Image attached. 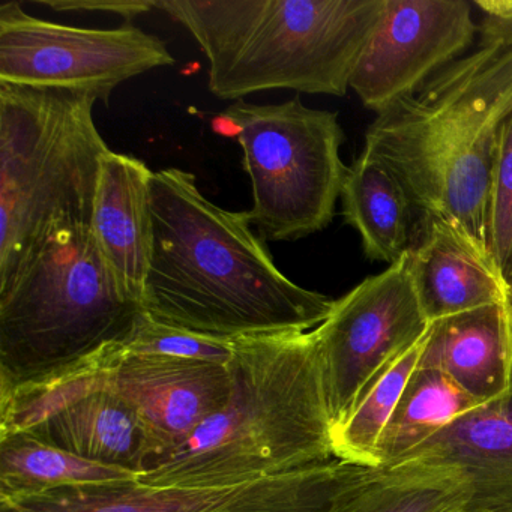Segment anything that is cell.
I'll use <instances>...</instances> for the list:
<instances>
[{
	"instance_id": "18",
	"label": "cell",
	"mask_w": 512,
	"mask_h": 512,
	"mask_svg": "<svg viewBox=\"0 0 512 512\" xmlns=\"http://www.w3.org/2000/svg\"><path fill=\"white\" fill-rule=\"evenodd\" d=\"M340 199L365 257L394 265L412 248L415 209L397 176L373 152L362 149L347 166Z\"/></svg>"
},
{
	"instance_id": "26",
	"label": "cell",
	"mask_w": 512,
	"mask_h": 512,
	"mask_svg": "<svg viewBox=\"0 0 512 512\" xmlns=\"http://www.w3.org/2000/svg\"><path fill=\"white\" fill-rule=\"evenodd\" d=\"M473 7L481 11L482 41L512 46V0H473Z\"/></svg>"
},
{
	"instance_id": "7",
	"label": "cell",
	"mask_w": 512,
	"mask_h": 512,
	"mask_svg": "<svg viewBox=\"0 0 512 512\" xmlns=\"http://www.w3.org/2000/svg\"><path fill=\"white\" fill-rule=\"evenodd\" d=\"M221 118L235 128L253 187L251 224L265 241H296L322 232L335 215L347 166L338 113L299 98L281 104L241 100Z\"/></svg>"
},
{
	"instance_id": "13",
	"label": "cell",
	"mask_w": 512,
	"mask_h": 512,
	"mask_svg": "<svg viewBox=\"0 0 512 512\" xmlns=\"http://www.w3.org/2000/svg\"><path fill=\"white\" fill-rule=\"evenodd\" d=\"M107 382L136 409L158 446V457L184 443L227 403L229 364L128 350L104 364Z\"/></svg>"
},
{
	"instance_id": "15",
	"label": "cell",
	"mask_w": 512,
	"mask_h": 512,
	"mask_svg": "<svg viewBox=\"0 0 512 512\" xmlns=\"http://www.w3.org/2000/svg\"><path fill=\"white\" fill-rule=\"evenodd\" d=\"M403 461L455 467L469 479L467 508L512 512V380L505 394L479 404Z\"/></svg>"
},
{
	"instance_id": "3",
	"label": "cell",
	"mask_w": 512,
	"mask_h": 512,
	"mask_svg": "<svg viewBox=\"0 0 512 512\" xmlns=\"http://www.w3.org/2000/svg\"><path fill=\"white\" fill-rule=\"evenodd\" d=\"M511 112L512 46L481 41L379 113L365 131L364 148L394 172L421 223L451 224L491 260V175Z\"/></svg>"
},
{
	"instance_id": "12",
	"label": "cell",
	"mask_w": 512,
	"mask_h": 512,
	"mask_svg": "<svg viewBox=\"0 0 512 512\" xmlns=\"http://www.w3.org/2000/svg\"><path fill=\"white\" fill-rule=\"evenodd\" d=\"M472 10L467 0H385L350 89L377 115L415 94L472 46Z\"/></svg>"
},
{
	"instance_id": "28",
	"label": "cell",
	"mask_w": 512,
	"mask_h": 512,
	"mask_svg": "<svg viewBox=\"0 0 512 512\" xmlns=\"http://www.w3.org/2000/svg\"><path fill=\"white\" fill-rule=\"evenodd\" d=\"M509 301H511L512 304V281L509 283Z\"/></svg>"
},
{
	"instance_id": "25",
	"label": "cell",
	"mask_w": 512,
	"mask_h": 512,
	"mask_svg": "<svg viewBox=\"0 0 512 512\" xmlns=\"http://www.w3.org/2000/svg\"><path fill=\"white\" fill-rule=\"evenodd\" d=\"M44 7L53 8L56 11H76V13H109L124 17L125 20L142 16L148 11L155 10V0H46L38 2Z\"/></svg>"
},
{
	"instance_id": "24",
	"label": "cell",
	"mask_w": 512,
	"mask_h": 512,
	"mask_svg": "<svg viewBox=\"0 0 512 512\" xmlns=\"http://www.w3.org/2000/svg\"><path fill=\"white\" fill-rule=\"evenodd\" d=\"M127 350L139 355L169 356L217 364H229L233 355L232 341L215 340L184 329L161 325L148 316Z\"/></svg>"
},
{
	"instance_id": "4",
	"label": "cell",
	"mask_w": 512,
	"mask_h": 512,
	"mask_svg": "<svg viewBox=\"0 0 512 512\" xmlns=\"http://www.w3.org/2000/svg\"><path fill=\"white\" fill-rule=\"evenodd\" d=\"M209 61L218 100L290 89L344 97L385 0H155Z\"/></svg>"
},
{
	"instance_id": "19",
	"label": "cell",
	"mask_w": 512,
	"mask_h": 512,
	"mask_svg": "<svg viewBox=\"0 0 512 512\" xmlns=\"http://www.w3.org/2000/svg\"><path fill=\"white\" fill-rule=\"evenodd\" d=\"M139 479V473L133 470L86 460L25 431L0 433V497Z\"/></svg>"
},
{
	"instance_id": "5",
	"label": "cell",
	"mask_w": 512,
	"mask_h": 512,
	"mask_svg": "<svg viewBox=\"0 0 512 512\" xmlns=\"http://www.w3.org/2000/svg\"><path fill=\"white\" fill-rule=\"evenodd\" d=\"M145 319L91 227L56 233L0 289V394L103 364L128 349Z\"/></svg>"
},
{
	"instance_id": "1",
	"label": "cell",
	"mask_w": 512,
	"mask_h": 512,
	"mask_svg": "<svg viewBox=\"0 0 512 512\" xmlns=\"http://www.w3.org/2000/svg\"><path fill=\"white\" fill-rule=\"evenodd\" d=\"M154 248L146 316L215 340L313 331L335 299L289 280L272 260L248 212L209 202L193 173L155 172L149 182Z\"/></svg>"
},
{
	"instance_id": "2",
	"label": "cell",
	"mask_w": 512,
	"mask_h": 512,
	"mask_svg": "<svg viewBox=\"0 0 512 512\" xmlns=\"http://www.w3.org/2000/svg\"><path fill=\"white\" fill-rule=\"evenodd\" d=\"M229 400L140 476L151 487L223 488L334 460L313 331L232 341Z\"/></svg>"
},
{
	"instance_id": "6",
	"label": "cell",
	"mask_w": 512,
	"mask_h": 512,
	"mask_svg": "<svg viewBox=\"0 0 512 512\" xmlns=\"http://www.w3.org/2000/svg\"><path fill=\"white\" fill-rule=\"evenodd\" d=\"M88 92L0 82V289L56 233L91 227L110 151Z\"/></svg>"
},
{
	"instance_id": "21",
	"label": "cell",
	"mask_w": 512,
	"mask_h": 512,
	"mask_svg": "<svg viewBox=\"0 0 512 512\" xmlns=\"http://www.w3.org/2000/svg\"><path fill=\"white\" fill-rule=\"evenodd\" d=\"M479 404L446 374L416 368L383 433L380 469L397 466L410 452Z\"/></svg>"
},
{
	"instance_id": "22",
	"label": "cell",
	"mask_w": 512,
	"mask_h": 512,
	"mask_svg": "<svg viewBox=\"0 0 512 512\" xmlns=\"http://www.w3.org/2000/svg\"><path fill=\"white\" fill-rule=\"evenodd\" d=\"M428 334L389 364L368 386L352 413L332 428V448L337 460L367 469H380L379 448L383 433L410 377L418 368Z\"/></svg>"
},
{
	"instance_id": "9",
	"label": "cell",
	"mask_w": 512,
	"mask_h": 512,
	"mask_svg": "<svg viewBox=\"0 0 512 512\" xmlns=\"http://www.w3.org/2000/svg\"><path fill=\"white\" fill-rule=\"evenodd\" d=\"M173 64L166 43L136 26L74 28L29 16L19 2L0 5L2 83L88 92L107 104L122 83Z\"/></svg>"
},
{
	"instance_id": "17",
	"label": "cell",
	"mask_w": 512,
	"mask_h": 512,
	"mask_svg": "<svg viewBox=\"0 0 512 512\" xmlns=\"http://www.w3.org/2000/svg\"><path fill=\"white\" fill-rule=\"evenodd\" d=\"M418 368L446 374L481 404L505 394L512 380V305H488L433 323Z\"/></svg>"
},
{
	"instance_id": "23",
	"label": "cell",
	"mask_w": 512,
	"mask_h": 512,
	"mask_svg": "<svg viewBox=\"0 0 512 512\" xmlns=\"http://www.w3.org/2000/svg\"><path fill=\"white\" fill-rule=\"evenodd\" d=\"M488 250L503 280L512 281V112L503 122L488 199Z\"/></svg>"
},
{
	"instance_id": "27",
	"label": "cell",
	"mask_w": 512,
	"mask_h": 512,
	"mask_svg": "<svg viewBox=\"0 0 512 512\" xmlns=\"http://www.w3.org/2000/svg\"><path fill=\"white\" fill-rule=\"evenodd\" d=\"M461 512H490V511H485V509L466 508V509H463V511H461Z\"/></svg>"
},
{
	"instance_id": "11",
	"label": "cell",
	"mask_w": 512,
	"mask_h": 512,
	"mask_svg": "<svg viewBox=\"0 0 512 512\" xmlns=\"http://www.w3.org/2000/svg\"><path fill=\"white\" fill-rule=\"evenodd\" d=\"M106 362L0 394V433L25 431L86 460L142 476L158 457V446L136 409L107 382Z\"/></svg>"
},
{
	"instance_id": "10",
	"label": "cell",
	"mask_w": 512,
	"mask_h": 512,
	"mask_svg": "<svg viewBox=\"0 0 512 512\" xmlns=\"http://www.w3.org/2000/svg\"><path fill=\"white\" fill-rule=\"evenodd\" d=\"M409 251L335 299L325 322L314 329L332 428L352 413L376 377L433 325L416 293Z\"/></svg>"
},
{
	"instance_id": "16",
	"label": "cell",
	"mask_w": 512,
	"mask_h": 512,
	"mask_svg": "<svg viewBox=\"0 0 512 512\" xmlns=\"http://www.w3.org/2000/svg\"><path fill=\"white\" fill-rule=\"evenodd\" d=\"M421 224V238L410 248L409 260L428 322L488 305L511 304L508 281L466 236L445 221Z\"/></svg>"
},
{
	"instance_id": "14",
	"label": "cell",
	"mask_w": 512,
	"mask_h": 512,
	"mask_svg": "<svg viewBox=\"0 0 512 512\" xmlns=\"http://www.w3.org/2000/svg\"><path fill=\"white\" fill-rule=\"evenodd\" d=\"M143 161L109 151L101 161L91 230L125 295L143 305L154 248L149 182Z\"/></svg>"
},
{
	"instance_id": "8",
	"label": "cell",
	"mask_w": 512,
	"mask_h": 512,
	"mask_svg": "<svg viewBox=\"0 0 512 512\" xmlns=\"http://www.w3.org/2000/svg\"><path fill=\"white\" fill-rule=\"evenodd\" d=\"M376 469L334 460L223 488L140 481L0 497V512H337Z\"/></svg>"
},
{
	"instance_id": "20",
	"label": "cell",
	"mask_w": 512,
	"mask_h": 512,
	"mask_svg": "<svg viewBox=\"0 0 512 512\" xmlns=\"http://www.w3.org/2000/svg\"><path fill=\"white\" fill-rule=\"evenodd\" d=\"M469 502V479L461 470L403 461L374 470L337 512H461Z\"/></svg>"
}]
</instances>
